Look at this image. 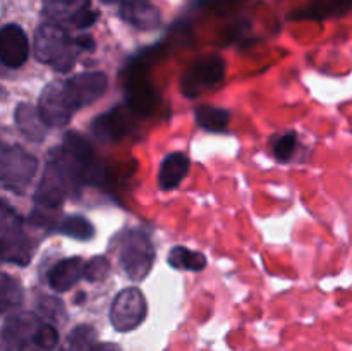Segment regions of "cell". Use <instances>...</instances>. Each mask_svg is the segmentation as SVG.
Wrapping results in <instances>:
<instances>
[{
    "label": "cell",
    "instance_id": "6da1fadb",
    "mask_svg": "<svg viewBox=\"0 0 352 351\" xmlns=\"http://www.w3.org/2000/svg\"><path fill=\"white\" fill-rule=\"evenodd\" d=\"M82 52L78 38H72L64 26L45 21L34 33V55L57 72H69Z\"/></svg>",
    "mask_w": 352,
    "mask_h": 351
},
{
    "label": "cell",
    "instance_id": "7a4b0ae2",
    "mask_svg": "<svg viewBox=\"0 0 352 351\" xmlns=\"http://www.w3.org/2000/svg\"><path fill=\"white\" fill-rule=\"evenodd\" d=\"M0 244L2 258L9 264L28 265L34 251V243L24 231V222L14 209L2 202L0 213Z\"/></svg>",
    "mask_w": 352,
    "mask_h": 351
},
{
    "label": "cell",
    "instance_id": "3957f363",
    "mask_svg": "<svg viewBox=\"0 0 352 351\" xmlns=\"http://www.w3.org/2000/svg\"><path fill=\"white\" fill-rule=\"evenodd\" d=\"M38 171V158L17 145H6L0 153V179L10 191L23 193Z\"/></svg>",
    "mask_w": 352,
    "mask_h": 351
},
{
    "label": "cell",
    "instance_id": "277c9868",
    "mask_svg": "<svg viewBox=\"0 0 352 351\" xmlns=\"http://www.w3.org/2000/svg\"><path fill=\"white\" fill-rule=\"evenodd\" d=\"M155 262V248L143 231H129L120 243V264L127 277L134 282L143 281Z\"/></svg>",
    "mask_w": 352,
    "mask_h": 351
},
{
    "label": "cell",
    "instance_id": "5b68a950",
    "mask_svg": "<svg viewBox=\"0 0 352 351\" xmlns=\"http://www.w3.org/2000/svg\"><path fill=\"white\" fill-rule=\"evenodd\" d=\"M226 74V61L222 55L210 54L205 57H199L198 61L189 65L184 72L181 81V92L188 98L201 95L205 89L219 85Z\"/></svg>",
    "mask_w": 352,
    "mask_h": 351
},
{
    "label": "cell",
    "instance_id": "8992f818",
    "mask_svg": "<svg viewBox=\"0 0 352 351\" xmlns=\"http://www.w3.org/2000/svg\"><path fill=\"white\" fill-rule=\"evenodd\" d=\"M146 299L140 289H122L113 298L112 306H110V323L119 332H129L143 323V320L146 319Z\"/></svg>",
    "mask_w": 352,
    "mask_h": 351
},
{
    "label": "cell",
    "instance_id": "52a82bcc",
    "mask_svg": "<svg viewBox=\"0 0 352 351\" xmlns=\"http://www.w3.org/2000/svg\"><path fill=\"white\" fill-rule=\"evenodd\" d=\"M41 12L48 23L60 26L72 24L81 30H86L98 19V14L91 10L89 0H43Z\"/></svg>",
    "mask_w": 352,
    "mask_h": 351
},
{
    "label": "cell",
    "instance_id": "ba28073f",
    "mask_svg": "<svg viewBox=\"0 0 352 351\" xmlns=\"http://www.w3.org/2000/svg\"><path fill=\"white\" fill-rule=\"evenodd\" d=\"M72 191H76L74 184L67 178L64 169L58 165V162L52 157L47 162V167H45L43 176H41V181L38 184L36 193H34V202L41 206L55 209V206H60L65 196L71 195Z\"/></svg>",
    "mask_w": 352,
    "mask_h": 351
},
{
    "label": "cell",
    "instance_id": "9c48e42d",
    "mask_svg": "<svg viewBox=\"0 0 352 351\" xmlns=\"http://www.w3.org/2000/svg\"><path fill=\"white\" fill-rule=\"evenodd\" d=\"M38 110L48 127L65 126L76 110L67 95L65 83H50L45 86L38 102Z\"/></svg>",
    "mask_w": 352,
    "mask_h": 351
},
{
    "label": "cell",
    "instance_id": "30bf717a",
    "mask_svg": "<svg viewBox=\"0 0 352 351\" xmlns=\"http://www.w3.org/2000/svg\"><path fill=\"white\" fill-rule=\"evenodd\" d=\"M126 102L127 107L136 116L148 117L157 107V93L153 86L148 83L146 71L141 65H136L126 81Z\"/></svg>",
    "mask_w": 352,
    "mask_h": 351
},
{
    "label": "cell",
    "instance_id": "8fae6325",
    "mask_svg": "<svg viewBox=\"0 0 352 351\" xmlns=\"http://www.w3.org/2000/svg\"><path fill=\"white\" fill-rule=\"evenodd\" d=\"M65 89L74 109L96 102L107 89V76L100 71L81 72L65 81Z\"/></svg>",
    "mask_w": 352,
    "mask_h": 351
},
{
    "label": "cell",
    "instance_id": "7c38bea8",
    "mask_svg": "<svg viewBox=\"0 0 352 351\" xmlns=\"http://www.w3.org/2000/svg\"><path fill=\"white\" fill-rule=\"evenodd\" d=\"M30 55V41L19 24L9 23L0 31V61L6 67L19 69Z\"/></svg>",
    "mask_w": 352,
    "mask_h": 351
},
{
    "label": "cell",
    "instance_id": "4fadbf2b",
    "mask_svg": "<svg viewBox=\"0 0 352 351\" xmlns=\"http://www.w3.org/2000/svg\"><path fill=\"white\" fill-rule=\"evenodd\" d=\"M119 6L120 19L141 31L157 30L162 23L158 7L150 0H107Z\"/></svg>",
    "mask_w": 352,
    "mask_h": 351
},
{
    "label": "cell",
    "instance_id": "5bb4252c",
    "mask_svg": "<svg viewBox=\"0 0 352 351\" xmlns=\"http://www.w3.org/2000/svg\"><path fill=\"white\" fill-rule=\"evenodd\" d=\"M41 320L33 313H12L3 320L2 351H19L21 344L36 330Z\"/></svg>",
    "mask_w": 352,
    "mask_h": 351
},
{
    "label": "cell",
    "instance_id": "9a60e30c",
    "mask_svg": "<svg viewBox=\"0 0 352 351\" xmlns=\"http://www.w3.org/2000/svg\"><path fill=\"white\" fill-rule=\"evenodd\" d=\"M86 274V262L81 257L64 258L57 262L48 272V284L58 292L69 291L74 284H78Z\"/></svg>",
    "mask_w": 352,
    "mask_h": 351
},
{
    "label": "cell",
    "instance_id": "2e32d148",
    "mask_svg": "<svg viewBox=\"0 0 352 351\" xmlns=\"http://www.w3.org/2000/svg\"><path fill=\"white\" fill-rule=\"evenodd\" d=\"M14 119H16V126L19 127L21 133L33 143H41L47 136V123L41 117L38 107L31 105V103H19L14 112Z\"/></svg>",
    "mask_w": 352,
    "mask_h": 351
},
{
    "label": "cell",
    "instance_id": "e0dca14e",
    "mask_svg": "<svg viewBox=\"0 0 352 351\" xmlns=\"http://www.w3.org/2000/svg\"><path fill=\"white\" fill-rule=\"evenodd\" d=\"M189 172V158L181 151L168 153L162 160L160 171H158V184L164 191L175 189L186 179Z\"/></svg>",
    "mask_w": 352,
    "mask_h": 351
},
{
    "label": "cell",
    "instance_id": "ac0fdd59",
    "mask_svg": "<svg viewBox=\"0 0 352 351\" xmlns=\"http://www.w3.org/2000/svg\"><path fill=\"white\" fill-rule=\"evenodd\" d=\"M129 124L131 120H127V117L124 116V110L119 107V109H113L112 112H107L100 116L98 119H95L91 131L95 133V136L109 141L124 136L131 129Z\"/></svg>",
    "mask_w": 352,
    "mask_h": 351
},
{
    "label": "cell",
    "instance_id": "d6986e66",
    "mask_svg": "<svg viewBox=\"0 0 352 351\" xmlns=\"http://www.w3.org/2000/svg\"><path fill=\"white\" fill-rule=\"evenodd\" d=\"M19 351H60L57 327L54 323L41 322L36 330L21 344Z\"/></svg>",
    "mask_w": 352,
    "mask_h": 351
},
{
    "label": "cell",
    "instance_id": "ffe728a7",
    "mask_svg": "<svg viewBox=\"0 0 352 351\" xmlns=\"http://www.w3.org/2000/svg\"><path fill=\"white\" fill-rule=\"evenodd\" d=\"M196 123L206 131L212 133H220L226 131L230 123V110L220 109V107L213 105H201L195 110Z\"/></svg>",
    "mask_w": 352,
    "mask_h": 351
},
{
    "label": "cell",
    "instance_id": "44dd1931",
    "mask_svg": "<svg viewBox=\"0 0 352 351\" xmlns=\"http://www.w3.org/2000/svg\"><path fill=\"white\" fill-rule=\"evenodd\" d=\"M168 264L179 270L199 272L206 267V257L201 251H192L186 246H174L168 253Z\"/></svg>",
    "mask_w": 352,
    "mask_h": 351
},
{
    "label": "cell",
    "instance_id": "7402d4cb",
    "mask_svg": "<svg viewBox=\"0 0 352 351\" xmlns=\"http://www.w3.org/2000/svg\"><path fill=\"white\" fill-rule=\"evenodd\" d=\"M57 233L65 234L69 237H74L79 241H89L95 237V227L86 217L82 215H69L64 217L60 222L55 226Z\"/></svg>",
    "mask_w": 352,
    "mask_h": 351
},
{
    "label": "cell",
    "instance_id": "603a6c76",
    "mask_svg": "<svg viewBox=\"0 0 352 351\" xmlns=\"http://www.w3.org/2000/svg\"><path fill=\"white\" fill-rule=\"evenodd\" d=\"M96 346V332L91 326H78L71 330L60 351H91Z\"/></svg>",
    "mask_w": 352,
    "mask_h": 351
},
{
    "label": "cell",
    "instance_id": "cb8c5ba5",
    "mask_svg": "<svg viewBox=\"0 0 352 351\" xmlns=\"http://www.w3.org/2000/svg\"><path fill=\"white\" fill-rule=\"evenodd\" d=\"M23 288H21L19 281L10 277L9 274L3 272L2 274V284H0V305H2V312L7 313L14 306L21 305L23 301Z\"/></svg>",
    "mask_w": 352,
    "mask_h": 351
},
{
    "label": "cell",
    "instance_id": "d4e9b609",
    "mask_svg": "<svg viewBox=\"0 0 352 351\" xmlns=\"http://www.w3.org/2000/svg\"><path fill=\"white\" fill-rule=\"evenodd\" d=\"M110 274V262L105 257H93L91 260L86 262V274L85 279L91 282H102L109 277Z\"/></svg>",
    "mask_w": 352,
    "mask_h": 351
},
{
    "label": "cell",
    "instance_id": "484cf974",
    "mask_svg": "<svg viewBox=\"0 0 352 351\" xmlns=\"http://www.w3.org/2000/svg\"><path fill=\"white\" fill-rule=\"evenodd\" d=\"M296 147H298V138H296V134L285 133L280 138H277V141L274 143V155L277 157V160L287 162L294 155Z\"/></svg>",
    "mask_w": 352,
    "mask_h": 351
},
{
    "label": "cell",
    "instance_id": "4316f807",
    "mask_svg": "<svg viewBox=\"0 0 352 351\" xmlns=\"http://www.w3.org/2000/svg\"><path fill=\"white\" fill-rule=\"evenodd\" d=\"M40 313L43 317H47L52 322H57L58 319H64V305L58 301L57 298H52V296H45L40 301Z\"/></svg>",
    "mask_w": 352,
    "mask_h": 351
},
{
    "label": "cell",
    "instance_id": "83f0119b",
    "mask_svg": "<svg viewBox=\"0 0 352 351\" xmlns=\"http://www.w3.org/2000/svg\"><path fill=\"white\" fill-rule=\"evenodd\" d=\"M91 351H122V350H120V348L117 346V344H112V343H100V344H96V346L93 348Z\"/></svg>",
    "mask_w": 352,
    "mask_h": 351
}]
</instances>
